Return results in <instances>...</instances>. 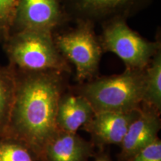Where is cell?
Listing matches in <instances>:
<instances>
[{
    "label": "cell",
    "instance_id": "cell-6",
    "mask_svg": "<svg viewBox=\"0 0 161 161\" xmlns=\"http://www.w3.org/2000/svg\"><path fill=\"white\" fill-rule=\"evenodd\" d=\"M154 0H60L68 23L89 21L94 25L114 19L128 20L152 5Z\"/></svg>",
    "mask_w": 161,
    "mask_h": 161
},
{
    "label": "cell",
    "instance_id": "cell-16",
    "mask_svg": "<svg viewBox=\"0 0 161 161\" xmlns=\"http://www.w3.org/2000/svg\"><path fill=\"white\" fill-rule=\"evenodd\" d=\"M128 161H161V141L157 138Z\"/></svg>",
    "mask_w": 161,
    "mask_h": 161
},
{
    "label": "cell",
    "instance_id": "cell-14",
    "mask_svg": "<svg viewBox=\"0 0 161 161\" xmlns=\"http://www.w3.org/2000/svg\"><path fill=\"white\" fill-rule=\"evenodd\" d=\"M0 161H37L35 153L22 140L0 136Z\"/></svg>",
    "mask_w": 161,
    "mask_h": 161
},
{
    "label": "cell",
    "instance_id": "cell-9",
    "mask_svg": "<svg viewBox=\"0 0 161 161\" xmlns=\"http://www.w3.org/2000/svg\"><path fill=\"white\" fill-rule=\"evenodd\" d=\"M161 128L160 114L150 108L141 106L139 116L131 122L120 144L119 158L128 161L141 150L158 138Z\"/></svg>",
    "mask_w": 161,
    "mask_h": 161
},
{
    "label": "cell",
    "instance_id": "cell-1",
    "mask_svg": "<svg viewBox=\"0 0 161 161\" xmlns=\"http://www.w3.org/2000/svg\"><path fill=\"white\" fill-rule=\"evenodd\" d=\"M15 70L14 101L5 135L27 144L39 161L46 142L58 130V102L68 87L69 74L52 70Z\"/></svg>",
    "mask_w": 161,
    "mask_h": 161
},
{
    "label": "cell",
    "instance_id": "cell-17",
    "mask_svg": "<svg viewBox=\"0 0 161 161\" xmlns=\"http://www.w3.org/2000/svg\"><path fill=\"white\" fill-rule=\"evenodd\" d=\"M95 161H112L109 158V156L106 154H102L98 155L96 158Z\"/></svg>",
    "mask_w": 161,
    "mask_h": 161
},
{
    "label": "cell",
    "instance_id": "cell-5",
    "mask_svg": "<svg viewBox=\"0 0 161 161\" xmlns=\"http://www.w3.org/2000/svg\"><path fill=\"white\" fill-rule=\"evenodd\" d=\"M99 39L103 52H112L123 61L125 69L144 70L161 49L160 36L154 41L145 39L130 29L124 19L102 24Z\"/></svg>",
    "mask_w": 161,
    "mask_h": 161
},
{
    "label": "cell",
    "instance_id": "cell-11",
    "mask_svg": "<svg viewBox=\"0 0 161 161\" xmlns=\"http://www.w3.org/2000/svg\"><path fill=\"white\" fill-rule=\"evenodd\" d=\"M95 115L87 100L70 89L64 92L58 102L56 126L58 130L76 133Z\"/></svg>",
    "mask_w": 161,
    "mask_h": 161
},
{
    "label": "cell",
    "instance_id": "cell-12",
    "mask_svg": "<svg viewBox=\"0 0 161 161\" xmlns=\"http://www.w3.org/2000/svg\"><path fill=\"white\" fill-rule=\"evenodd\" d=\"M16 91V70L11 65H0V136L5 135Z\"/></svg>",
    "mask_w": 161,
    "mask_h": 161
},
{
    "label": "cell",
    "instance_id": "cell-2",
    "mask_svg": "<svg viewBox=\"0 0 161 161\" xmlns=\"http://www.w3.org/2000/svg\"><path fill=\"white\" fill-rule=\"evenodd\" d=\"M145 69H125L124 72L96 77L70 88L85 98L95 114L140 110L144 91Z\"/></svg>",
    "mask_w": 161,
    "mask_h": 161
},
{
    "label": "cell",
    "instance_id": "cell-13",
    "mask_svg": "<svg viewBox=\"0 0 161 161\" xmlns=\"http://www.w3.org/2000/svg\"><path fill=\"white\" fill-rule=\"evenodd\" d=\"M142 107L159 114L161 111V49L157 52L145 69Z\"/></svg>",
    "mask_w": 161,
    "mask_h": 161
},
{
    "label": "cell",
    "instance_id": "cell-7",
    "mask_svg": "<svg viewBox=\"0 0 161 161\" xmlns=\"http://www.w3.org/2000/svg\"><path fill=\"white\" fill-rule=\"evenodd\" d=\"M66 23L60 0H18L11 34L24 30L54 32Z\"/></svg>",
    "mask_w": 161,
    "mask_h": 161
},
{
    "label": "cell",
    "instance_id": "cell-4",
    "mask_svg": "<svg viewBox=\"0 0 161 161\" xmlns=\"http://www.w3.org/2000/svg\"><path fill=\"white\" fill-rule=\"evenodd\" d=\"M68 29L53 32L55 46L62 56L75 69V80L84 83L97 77L102 54L95 25L89 21H76Z\"/></svg>",
    "mask_w": 161,
    "mask_h": 161
},
{
    "label": "cell",
    "instance_id": "cell-3",
    "mask_svg": "<svg viewBox=\"0 0 161 161\" xmlns=\"http://www.w3.org/2000/svg\"><path fill=\"white\" fill-rule=\"evenodd\" d=\"M3 44L9 64L16 69L71 73V65L56 47L53 32L38 30L14 32Z\"/></svg>",
    "mask_w": 161,
    "mask_h": 161
},
{
    "label": "cell",
    "instance_id": "cell-15",
    "mask_svg": "<svg viewBox=\"0 0 161 161\" xmlns=\"http://www.w3.org/2000/svg\"><path fill=\"white\" fill-rule=\"evenodd\" d=\"M18 0H0V43H4L11 33Z\"/></svg>",
    "mask_w": 161,
    "mask_h": 161
},
{
    "label": "cell",
    "instance_id": "cell-8",
    "mask_svg": "<svg viewBox=\"0 0 161 161\" xmlns=\"http://www.w3.org/2000/svg\"><path fill=\"white\" fill-rule=\"evenodd\" d=\"M140 110L130 112H101L95 114L83 129L90 134L94 146H120L130 125L137 117Z\"/></svg>",
    "mask_w": 161,
    "mask_h": 161
},
{
    "label": "cell",
    "instance_id": "cell-10",
    "mask_svg": "<svg viewBox=\"0 0 161 161\" xmlns=\"http://www.w3.org/2000/svg\"><path fill=\"white\" fill-rule=\"evenodd\" d=\"M94 155V145L76 133L57 130L44 146L39 161H87Z\"/></svg>",
    "mask_w": 161,
    "mask_h": 161
}]
</instances>
